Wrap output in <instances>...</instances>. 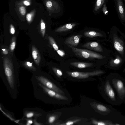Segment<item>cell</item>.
Masks as SVG:
<instances>
[{
  "mask_svg": "<svg viewBox=\"0 0 125 125\" xmlns=\"http://www.w3.org/2000/svg\"><path fill=\"white\" fill-rule=\"evenodd\" d=\"M16 45V43L15 41H13L12 43L10 45V48L12 51H13L14 50Z\"/></svg>",
  "mask_w": 125,
  "mask_h": 125,
  "instance_id": "obj_29",
  "label": "cell"
},
{
  "mask_svg": "<svg viewBox=\"0 0 125 125\" xmlns=\"http://www.w3.org/2000/svg\"><path fill=\"white\" fill-rule=\"evenodd\" d=\"M36 78L39 83L46 87L61 94H63V92L61 90L48 78L42 76H37Z\"/></svg>",
  "mask_w": 125,
  "mask_h": 125,
  "instance_id": "obj_4",
  "label": "cell"
},
{
  "mask_svg": "<svg viewBox=\"0 0 125 125\" xmlns=\"http://www.w3.org/2000/svg\"><path fill=\"white\" fill-rule=\"evenodd\" d=\"M3 51V53L5 55H7L8 53V51L6 49H3L2 50Z\"/></svg>",
  "mask_w": 125,
  "mask_h": 125,
  "instance_id": "obj_33",
  "label": "cell"
},
{
  "mask_svg": "<svg viewBox=\"0 0 125 125\" xmlns=\"http://www.w3.org/2000/svg\"><path fill=\"white\" fill-rule=\"evenodd\" d=\"M38 84L43 89L44 91L47 95L53 98L62 100H66L67 99L66 97L63 96L62 94L58 93L50 89L40 83Z\"/></svg>",
  "mask_w": 125,
  "mask_h": 125,
  "instance_id": "obj_5",
  "label": "cell"
},
{
  "mask_svg": "<svg viewBox=\"0 0 125 125\" xmlns=\"http://www.w3.org/2000/svg\"><path fill=\"white\" fill-rule=\"evenodd\" d=\"M96 108L98 110L101 111L105 112L107 110V109L106 107L101 104L97 105Z\"/></svg>",
  "mask_w": 125,
  "mask_h": 125,
  "instance_id": "obj_25",
  "label": "cell"
},
{
  "mask_svg": "<svg viewBox=\"0 0 125 125\" xmlns=\"http://www.w3.org/2000/svg\"><path fill=\"white\" fill-rule=\"evenodd\" d=\"M40 26L41 32L43 36L44 37L45 33V24L42 19H41V20Z\"/></svg>",
  "mask_w": 125,
  "mask_h": 125,
  "instance_id": "obj_19",
  "label": "cell"
},
{
  "mask_svg": "<svg viewBox=\"0 0 125 125\" xmlns=\"http://www.w3.org/2000/svg\"><path fill=\"white\" fill-rule=\"evenodd\" d=\"M120 60L118 59H116L114 61V62L116 64H118L120 63Z\"/></svg>",
  "mask_w": 125,
  "mask_h": 125,
  "instance_id": "obj_35",
  "label": "cell"
},
{
  "mask_svg": "<svg viewBox=\"0 0 125 125\" xmlns=\"http://www.w3.org/2000/svg\"><path fill=\"white\" fill-rule=\"evenodd\" d=\"M32 0H23L21 1L23 4L25 6H29L31 5Z\"/></svg>",
  "mask_w": 125,
  "mask_h": 125,
  "instance_id": "obj_26",
  "label": "cell"
},
{
  "mask_svg": "<svg viewBox=\"0 0 125 125\" xmlns=\"http://www.w3.org/2000/svg\"><path fill=\"white\" fill-rule=\"evenodd\" d=\"M24 117L26 118H29L33 117H35L36 115H36L35 113L33 111H26L24 114Z\"/></svg>",
  "mask_w": 125,
  "mask_h": 125,
  "instance_id": "obj_20",
  "label": "cell"
},
{
  "mask_svg": "<svg viewBox=\"0 0 125 125\" xmlns=\"http://www.w3.org/2000/svg\"><path fill=\"white\" fill-rule=\"evenodd\" d=\"M58 54L61 57H63L65 55L64 52L62 50H59L57 51Z\"/></svg>",
  "mask_w": 125,
  "mask_h": 125,
  "instance_id": "obj_32",
  "label": "cell"
},
{
  "mask_svg": "<svg viewBox=\"0 0 125 125\" xmlns=\"http://www.w3.org/2000/svg\"><path fill=\"white\" fill-rule=\"evenodd\" d=\"M33 63H31L29 62H27V65L29 67H31L32 66V64Z\"/></svg>",
  "mask_w": 125,
  "mask_h": 125,
  "instance_id": "obj_36",
  "label": "cell"
},
{
  "mask_svg": "<svg viewBox=\"0 0 125 125\" xmlns=\"http://www.w3.org/2000/svg\"><path fill=\"white\" fill-rule=\"evenodd\" d=\"M5 60V71L8 86L12 90H14L17 88L18 81L16 79L12 67L11 65L9 64L8 60L7 59Z\"/></svg>",
  "mask_w": 125,
  "mask_h": 125,
  "instance_id": "obj_1",
  "label": "cell"
},
{
  "mask_svg": "<svg viewBox=\"0 0 125 125\" xmlns=\"http://www.w3.org/2000/svg\"><path fill=\"white\" fill-rule=\"evenodd\" d=\"M66 73L69 76L73 78L78 79H84L98 75L101 74L102 72L100 71L96 70L86 72L78 71H67Z\"/></svg>",
  "mask_w": 125,
  "mask_h": 125,
  "instance_id": "obj_3",
  "label": "cell"
},
{
  "mask_svg": "<svg viewBox=\"0 0 125 125\" xmlns=\"http://www.w3.org/2000/svg\"><path fill=\"white\" fill-rule=\"evenodd\" d=\"M56 119V116L54 115L50 116L47 119L48 123L51 124L54 123Z\"/></svg>",
  "mask_w": 125,
  "mask_h": 125,
  "instance_id": "obj_22",
  "label": "cell"
},
{
  "mask_svg": "<svg viewBox=\"0 0 125 125\" xmlns=\"http://www.w3.org/2000/svg\"><path fill=\"white\" fill-rule=\"evenodd\" d=\"M16 5L20 14L22 16L24 17L27 12L26 7L23 4L21 1H18Z\"/></svg>",
  "mask_w": 125,
  "mask_h": 125,
  "instance_id": "obj_14",
  "label": "cell"
},
{
  "mask_svg": "<svg viewBox=\"0 0 125 125\" xmlns=\"http://www.w3.org/2000/svg\"><path fill=\"white\" fill-rule=\"evenodd\" d=\"M33 121L31 119H29L27 121V125H30L33 123Z\"/></svg>",
  "mask_w": 125,
  "mask_h": 125,
  "instance_id": "obj_34",
  "label": "cell"
},
{
  "mask_svg": "<svg viewBox=\"0 0 125 125\" xmlns=\"http://www.w3.org/2000/svg\"><path fill=\"white\" fill-rule=\"evenodd\" d=\"M84 48L97 51H101L99 44L96 42H87L82 46Z\"/></svg>",
  "mask_w": 125,
  "mask_h": 125,
  "instance_id": "obj_8",
  "label": "cell"
},
{
  "mask_svg": "<svg viewBox=\"0 0 125 125\" xmlns=\"http://www.w3.org/2000/svg\"><path fill=\"white\" fill-rule=\"evenodd\" d=\"M79 121V120H77L74 121H67L65 123L63 124H61V125H73L74 123H76Z\"/></svg>",
  "mask_w": 125,
  "mask_h": 125,
  "instance_id": "obj_28",
  "label": "cell"
},
{
  "mask_svg": "<svg viewBox=\"0 0 125 125\" xmlns=\"http://www.w3.org/2000/svg\"><path fill=\"white\" fill-rule=\"evenodd\" d=\"M44 3L50 14L54 13L59 8L58 3L54 0H44Z\"/></svg>",
  "mask_w": 125,
  "mask_h": 125,
  "instance_id": "obj_6",
  "label": "cell"
},
{
  "mask_svg": "<svg viewBox=\"0 0 125 125\" xmlns=\"http://www.w3.org/2000/svg\"><path fill=\"white\" fill-rule=\"evenodd\" d=\"M92 122L93 124L96 125H106L105 123L103 122L98 121L94 120H92Z\"/></svg>",
  "mask_w": 125,
  "mask_h": 125,
  "instance_id": "obj_27",
  "label": "cell"
},
{
  "mask_svg": "<svg viewBox=\"0 0 125 125\" xmlns=\"http://www.w3.org/2000/svg\"></svg>",
  "mask_w": 125,
  "mask_h": 125,
  "instance_id": "obj_37",
  "label": "cell"
},
{
  "mask_svg": "<svg viewBox=\"0 0 125 125\" xmlns=\"http://www.w3.org/2000/svg\"><path fill=\"white\" fill-rule=\"evenodd\" d=\"M105 89L108 96L112 99L114 100L115 98V94L108 81L107 82L105 85Z\"/></svg>",
  "mask_w": 125,
  "mask_h": 125,
  "instance_id": "obj_13",
  "label": "cell"
},
{
  "mask_svg": "<svg viewBox=\"0 0 125 125\" xmlns=\"http://www.w3.org/2000/svg\"><path fill=\"white\" fill-rule=\"evenodd\" d=\"M49 39L51 44L55 51H57L59 50V48L56 44L54 39L52 37H49Z\"/></svg>",
  "mask_w": 125,
  "mask_h": 125,
  "instance_id": "obj_17",
  "label": "cell"
},
{
  "mask_svg": "<svg viewBox=\"0 0 125 125\" xmlns=\"http://www.w3.org/2000/svg\"><path fill=\"white\" fill-rule=\"evenodd\" d=\"M82 35L74 36L67 38L65 42L74 47H76L79 43Z\"/></svg>",
  "mask_w": 125,
  "mask_h": 125,
  "instance_id": "obj_7",
  "label": "cell"
},
{
  "mask_svg": "<svg viewBox=\"0 0 125 125\" xmlns=\"http://www.w3.org/2000/svg\"><path fill=\"white\" fill-rule=\"evenodd\" d=\"M117 6L119 15L122 19L125 17V11L122 0H117Z\"/></svg>",
  "mask_w": 125,
  "mask_h": 125,
  "instance_id": "obj_12",
  "label": "cell"
},
{
  "mask_svg": "<svg viewBox=\"0 0 125 125\" xmlns=\"http://www.w3.org/2000/svg\"><path fill=\"white\" fill-rule=\"evenodd\" d=\"M114 46L115 48L117 51H122L123 49V47L118 42H115Z\"/></svg>",
  "mask_w": 125,
  "mask_h": 125,
  "instance_id": "obj_24",
  "label": "cell"
},
{
  "mask_svg": "<svg viewBox=\"0 0 125 125\" xmlns=\"http://www.w3.org/2000/svg\"><path fill=\"white\" fill-rule=\"evenodd\" d=\"M53 70L56 75L58 77H60L62 76L63 73L59 69L54 67L53 68Z\"/></svg>",
  "mask_w": 125,
  "mask_h": 125,
  "instance_id": "obj_23",
  "label": "cell"
},
{
  "mask_svg": "<svg viewBox=\"0 0 125 125\" xmlns=\"http://www.w3.org/2000/svg\"><path fill=\"white\" fill-rule=\"evenodd\" d=\"M69 64L73 66L80 69L91 67L93 65L92 63L80 62H73L70 63Z\"/></svg>",
  "mask_w": 125,
  "mask_h": 125,
  "instance_id": "obj_9",
  "label": "cell"
},
{
  "mask_svg": "<svg viewBox=\"0 0 125 125\" xmlns=\"http://www.w3.org/2000/svg\"><path fill=\"white\" fill-rule=\"evenodd\" d=\"M103 13L105 15H107L108 14V11L107 9V7L106 5H104L103 7Z\"/></svg>",
  "mask_w": 125,
  "mask_h": 125,
  "instance_id": "obj_30",
  "label": "cell"
},
{
  "mask_svg": "<svg viewBox=\"0 0 125 125\" xmlns=\"http://www.w3.org/2000/svg\"><path fill=\"white\" fill-rule=\"evenodd\" d=\"M32 55L37 65H39L41 59L40 55L37 50L34 46L32 47Z\"/></svg>",
  "mask_w": 125,
  "mask_h": 125,
  "instance_id": "obj_11",
  "label": "cell"
},
{
  "mask_svg": "<svg viewBox=\"0 0 125 125\" xmlns=\"http://www.w3.org/2000/svg\"><path fill=\"white\" fill-rule=\"evenodd\" d=\"M100 35L97 32L93 31H88L84 33V35L85 37L89 38H93L98 36Z\"/></svg>",
  "mask_w": 125,
  "mask_h": 125,
  "instance_id": "obj_16",
  "label": "cell"
},
{
  "mask_svg": "<svg viewBox=\"0 0 125 125\" xmlns=\"http://www.w3.org/2000/svg\"><path fill=\"white\" fill-rule=\"evenodd\" d=\"M36 10L34 9L26 15V19L28 22L30 23L33 21L36 13Z\"/></svg>",
  "mask_w": 125,
  "mask_h": 125,
  "instance_id": "obj_15",
  "label": "cell"
},
{
  "mask_svg": "<svg viewBox=\"0 0 125 125\" xmlns=\"http://www.w3.org/2000/svg\"><path fill=\"white\" fill-rule=\"evenodd\" d=\"M10 31L11 33L13 35L15 34V31L14 26L12 24H11L10 25Z\"/></svg>",
  "mask_w": 125,
  "mask_h": 125,
  "instance_id": "obj_31",
  "label": "cell"
},
{
  "mask_svg": "<svg viewBox=\"0 0 125 125\" xmlns=\"http://www.w3.org/2000/svg\"><path fill=\"white\" fill-rule=\"evenodd\" d=\"M76 25L75 23L67 24L55 30V31L60 33L67 31L72 29Z\"/></svg>",
  "mask_w": 125,
  "mask_h": 125,
  "instance_id": "obj_10",
  "label": "cell"
},
{
  "mask_svg": "<svg viewBox=\"0 0 125 125\" xmlns=\"http://www.w3.org/2000/svg\"><path fill=\"white\" fill-rule=\"evenodd\" d=\"M116 87L119 91H121L124 88V85L122 82L120 80L117 81L116 83Z\"/></svg>",
  "mask_w": 125,
  "mask_h": 125,
  "instance_id": "obj_21",
  "label": "cell"
},
{
  "mask_svg": "<svg viewBox=\"0 0 125 125\" xmlns=\"http://www.w3.org/2000/svg\"><path fill=\"white\" fill-rule=\"evenodd\" d=\"M68 46L71 49L73 52L78 57L89 59H100L102 58L100 55L88 50L78 48L70 45Z\"/></svg>",
  "mask_w": 125,
  "mask_h": 125,
  "instance_id": "obj_2",
  "label": "cell"
},
{
  "mask_svg": "<svg viewBox=\"0 0 125 125\" xmlns=\"http://www.w3.org/2000/svg\"><path fill=\"white\" fill-rule=\"evenodd\" d=\"M105 0H97L95 8V10L97 11L102 6Z\"/></svg>",
  "mask_w": 125,
  "mask_h": 125,
  "instance_id": "obj_18",
  "label": "cell"
}]
</instances>
